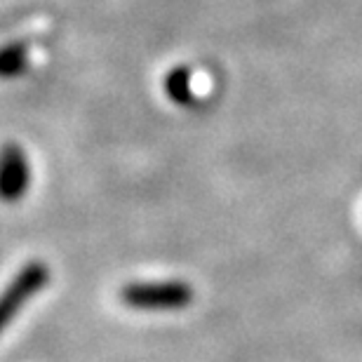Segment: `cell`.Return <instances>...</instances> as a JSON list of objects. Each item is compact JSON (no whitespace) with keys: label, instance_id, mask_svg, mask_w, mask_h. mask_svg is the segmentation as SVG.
<instances>
[{"label":"cell","instance_id":"obj_2","mask_svg":"<svg viewBox=\"0 0 362 362\" xmlns=\"http://www.w3.org/2000/svg\"><path fill=\"white\" fill-rule=\"evenodd\" d=\"M49 280V269L42 262H31L26 264L14 280L7 285V289L0 294V332H3L17 310L24 306V303L31 299V296L47 285Z\"/></svg>","mask_w":362,"mask_h":362},{"label":"cell","instance_id":"obj_1","mask_svg":"<svg viewBox=\"0 0 362 362\" xmlns=\"http://www.w3.org/2000/svg\"><path fill=\"white\" fill-rule=\"evenodd\" d=\"M120 299L136 310H181L191 306L193 289L184 280L129 282L120 289Z\"/></svg>","mask_w":362,"mask_h":362},{"label":"cell","instance_id":"obj_5","mask_svg":"<svg viewBox=\"0 0 362 362\" xmlns=\"http://www.w3.org/2000/svg\"><path fill=\"white\" fill-rule=\"evenodd\" d=\"M165 92L168 97L179 106H188L193 101V85H191V71L186 66L172 69L165 78Z\"/></svg>","mask_w":362,"mask_h":362},{"label":"cell","instance_id":"obj_4","mask_svg":"<svg viewBox=\"0 0 362 362\" xmlns=\"http://www.w3.org/2000/svg\"><path fill=\"white\" fill-rule=\"evenodd\" d=\"M28 69V45L12 40L0 45V81H14Z\"/></svg>","mask_w":362,"mask_h":362},{"label":"cell","instance_id":"obj_3","mask_svg":"<svg viewBox=\"0 0 362 362\" xmlns=\"http://www.w3.org/2000/svg\"><path fill=\"white\" fill-rule=\"evenodd\" d=\"M31 186V163L26 151L14 141L0 146V200L17 202Z\"/></svg>","mask_w":362,"mask_h":362}]
</instances>
